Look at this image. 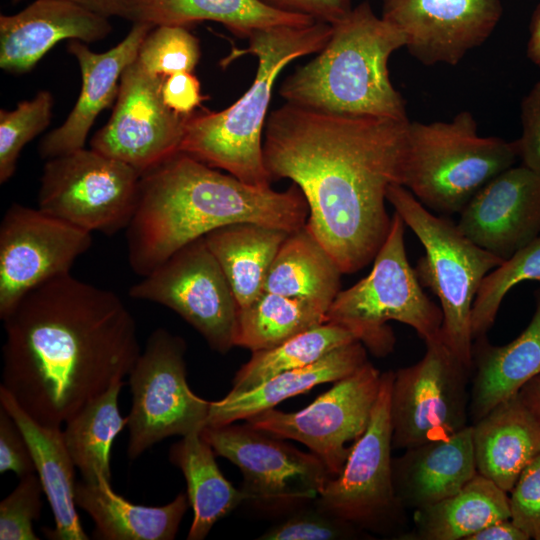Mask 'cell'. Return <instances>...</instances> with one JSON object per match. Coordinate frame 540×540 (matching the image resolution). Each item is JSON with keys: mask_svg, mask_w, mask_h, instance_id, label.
<instances>
[{"mask_svg": "<svg viewBox=\"0 0 540 540\" xmlns=\"http://www.w3.org/2000/svg\"><path fill=\"white\" fill-rule=\"evenodd\" d=\"M409 119L320 112L286 102L266 121L265 167L308 204L306 226L343 273L372 262L391 227L388 188L402 184Z\"/></svg>", "mask_w": 540, "mask_h": 540, "instance_id": "6da1fadb", "label": "cell"}, {"mask_svg": "<svg viewBox=\"0 0 540 540\" xmlns=\"http://www.w3.org/2000/svg\"><path fill=\"white\" fill-rule=\"evenodd\" d=\"M2 321L1 386L43 425L61 427L123 381L141 353L121 298L71 273L28 292Z\"/></svg>", "mask_w": 540, "mask_h": 540, "instance_id": "7a4b0ae2", "label": "cell"}, {"mask_svg": "<svg viewBox=\"0 0 540 540\" xmlns=\"http://www.w3.org/2000/svg\"><path fill=\"white\" fill-rule=\"evenodd\" d=\"M308 214L295 184L285 191L255 186L179 152L141 175L126 228L128 261L144 277L215 229L255 223L292 233L306 224Z\"/></svg>", "mask_w": 540, "mask_h": 540, "instance_id": "3957f363", "label": "cell"}, {"mask_svg": "<svg viewBox=\"0 0 540 540\" xmlns=\"http://www.w3.org/2000/svg\"><path fill=\"white\" fill-rule=\"evenodd\" d=\"M331 34L332 24L320 21L253 32L247 38L248 47L233 48L223 60V66L252 54L258 60L254 81L226 109L187 116L180 152L245 183L271 187L272 179L264 164L262 134L274 83L292 61L322 50Z\"/></svg>", "mask_w": 540, "mask_h": 540, "instance_id": "277c9868", "label": "cell"}, {"mask_svg": "<svg viewBox=\"0 0 540 540\" xmlns=\"http://www.w3.org/2000/svg\"><path fill=\"white\" fill-rule=\"evenodd\" d=\"M405 46L404 34L363 1L332 24L324 48L285 79L279 94L320 112L407 120L388 70L392 53Z\"/></svg>", "mask_w": 540, "mask_h": 540, "instance_id": "5b68a950", "label": "cell"}, {"mask_svg": "<svg viewBox=\"0 0 540 540\" xmlns=\"http://www.w3.org/2000/svg\"><path fill=\"white\" fill-rule=\"evenodd\" d=\"M517 158L515 141L480 136L469 111L448 122L409 121L401 185L429 210L460 214Z\"/></svg>", "mask_w": 540, "mask_h": 540, "instance_id": "8992f818", "label": "cell"}, {"mask_svg": "<svg viewBox=\"0 0 540 540\" xmlns=\"http://www.w3.org/2000/svg\"><path fill=\"white\" fill-rule=\"evenodd\" d=\"M387 201L424 247L415 272L440 301L441 339L471 370L473 303L485 276L504 260L475 244L451 220L433 214L404 186L391 185Z\"/></svg>", "mask_w": 540, "mask_h": 540, "instance_id": "52a82bcc", "label": "cell"}, {"mask_svg": "<svg viewBox=\"0 0 540 540\" xmlns=\"http://www.w3.org/2000/svg\"><path fill=\"white\" fill-rule=\"evenodd\" d=\"M404 232L405 223L395 212L370 273L340 290L326 313L327 321L352 331L378 357L394 348L395 337L388 321L412 327L425 343L441 339V308L424 293L409 263Z\"/></svg>", "mask_w": 540, "mask_h": 540, "instance_id": "ba28073f", "label": "cell"}, {"mask_svg": "<svg viewBox=\"0 0 540 540\" xmlns=\"http://www.w3.org/2000/svg\"><path fill=\"white\" fill-rule=\"evenodd\" d=\"M186 343L164 328L148 337L130 373L127 455L134 460L163 439L207 424L210 401L197 396L186 379Z\"/></svg>", "mask_w": 540, "mask_h": 540, "instance_id": "9c48e42d", "label": "cell"}, {"mask_svg": "<svg viewBox=\"0 0 540 540\" xmlns=\"http://www.w3.org/2000/svg\"><path fill=\"white\" fill-rule=\"evenodd\" d=\"M140 178L131 166L81 148L46 161L38 208L90 233L113 235L134 215Z\"/></svg>", "mask_w": 540, "mask_h": 540, "instance_id": "30bf717a", "label": "cell"}, {"mask_svg": "<svg viewBox=\"0 0 540 540\" xmlns=\"http://www.w3.org/2000/svg\"><path fill=\"white\" fill-rule=\"evenodd\" d=\"M215 454L236 465L245 501L286 515L318 497L331 478L322 460L250 424L206 426L201 431Z\"/></svg>", "mask_w": 540, "mask_h": 540, "instance_id": "8fae6325", "label": "cell"}, {"mask_svg": "<svg viewBox=\"0 0 540 540\" xmlns=\"http://www.w3.org/2000/svg\"><path fill=\"white\" fill-rule=\"evenodd\" d=\"M394 372L382 373L369 424L352 445L341 472L328 480L316 502L363 531L397 532L405 508L394 489L390 396Z\"/></svg>", "mask_w": 540, "mask_h": 540, "instance_id": "7c38bea8", "label": "cell"}, {"mask_svg": "<svg viewBox=\"0 0 540 540\" xmlns=\"http://www.w3.org/2000/svg\"><path fill=\"white\" fill-rule=\"evenodd\" d=\"M424 356L398 369L390 396L393 449H409L445 439L467 425L470 371L438 339L426 342Z\"/></svg>", "mask_w": 540, "mask_h": 540, "instance_id": "4fadbf2b", "label": "cell"}, {"mask_svg": "<svg viewBox=\"0 0 540 540\" xmlns=\"http://www.w3.org/2000/svg\"><path fill=\"white\" fill-rule=\"evenodd\" d=\"M129 296L170 308L216 352L224 354L235 346L238 305L204 237L185 245L132 285Z\"/></svg>", "mask_w": 540, "mask_h": 540, "instance_id": "5bb4252c", "label": "cell"}, {"mask_svg": "<svg viewBox=\"0 0 540 540\" xmlns=\"http://www.w3.org/2000/svg\"><path fill=\"white\" fill-rule=\"evenodd\" d=\"M381 377L382 373L367 361L304 409L292 413L267 409L246 422L280 439L304 444L322 460L333 478L341 472L352 445L369 424Z\"/></svg>", "mask_w": 540, "mask_h": 540, "instance_id": "9a60e30c", "label": "cell"}, {"mask_svg": "<svg viewBox=\"0 0 540 540\" xmlns=\"http://www.w3.org/2000/svg\"><path fill=\"white\" fill-rule=\"evenodd\" d=\"M91 233L39 208L13 203L0 224V319L42 283L70 273Z\"/></svg>", "mask_w": 540, "mask_h": 540, "instance_id": "2e32d148", "label": "cell"}, {"mask_svg": "<svg viewBox=\"0 0 540 540\" xmlns=\"http://www.w3.org/2000/svg\"><path fill=\"white\" fill-rule=\"evenodd\" d=\"M163 80L137 60L131 63L121 76L111 117L93 136L91 148L140 175L179 153L187 116L164 103Z\"/></svg>", "mask_w": 540, "mask_h": 540, "instance_id": "e0dca14e", "label": "cell"}, {"mask_svg": "<svg viewBox=\"0 0 540 540\" xmlns=\"http://www.w3.org/2000/svg\"><path fill=\"white\" fill-rule=\"evenodd\" d=\"M500 0H382L381 17L399 29L424 65H457L493 33Z\"/></svg>", "mask_w": 540, "mask_h": 540, "instance_id": "ac0fdd59", "label": "cell"}, {"mask_svg": "<svg viewBox=\"0 0 540 540\" xmlns=\"http://www.w3.org/2000/svg\"><path fill=\"white\" fill-rule=\"evenodd\" d=\"M458 228L502 260L540 236V172L510 167L460 212Z\"/></svg>", "mask_w": 540, "mask_h": 540, "instance_id": "d6986e66", "label": "cell"}, {"mask_svg": "<svg viewBox=\"0 0 540 540\" xmlns=\"http://www.w3.org/2000/svg\"><path fill=\"white\" fill-rule=\"evenodd\" d=\"M154 27L134 22L120 43L101 53L90 50L82 41L70 40L67 50L79 64L81 90L63 124L41 141L42 158L48 160L84 148L95 119L116 101L123 72L136 60L141 43Z\"/></svg>", "mask_w": 540, "mask_h": 540, "instance_id": "ffe728a7", "label": "cell"}, {"mask_svg": "<svg viewBox=\"0 0 540 540\" xmlns=\"http://www.w3.org/2000/svg\"><path fill=\"white\" fill-rule=\"evenodd\" d=\"M112 31L109 18L69 0H35L13 15H0V67L30 71L62 40L90 43Z\"/></svg>", "mask_w": 540, "mask_h": 540, "instance_id": "44dd1931", "label": "cell"}, {"mask_svg": "<svg viewBox=\"0 0 540 540\" xmlns=\"http://www.w3.org/2000/svg\"><path fill=\"white\" fill-rule=\"evenodd\" d=\"M476 474L472 425L392 459L395 493L405 509L433 505L458 492Z\"/></svg>", "mask_w": 540, "mask_h": 540, "instance_id": "7402d4cb", "label": "cell"}, {"mask_svg": "<svg viewBox=\"0 0 540 540\" xmlns=\"http://www.w3.org/2000/svg\"><path fill=\"white\" fill-rule=\"evenodd\" d=\"M0 406L16 421L29 445L43 491L51 507L55 526L44 528L52 540H87L75 502V465L60 426L43 425L34 420L0 385Z\"/></svg>", "mask_w": 540, "mask_h": 540, "instance_id": "603a6c76", "label": "cell"}, {"mask_svg": "<svg viewBox=\"0 0 540 540\" xmlns=\"http://www.w3.org/2000/svg\"><path fill=\"white\" fill-rule=\"evenodd\" d=\"M477 473L510 493L523 470L540 454V422L519 393L475 421Z\"/></svg>", "mask_w": 540, "mask_h": 540, "instance_id": "cb8c5ba5", "label": "cell"}, {"mask_svg": "<svg viewBox=\"0 0 540 540\" xmlns=\"http://www.w3.org/2000/svg\"><path fill=\"white\" fill-rule=\"evenodd\" d=\"M472 369L469 413L474 422L540 374V289L533 317L517 338L503 346L490 344L486 335L475 339Z\"/></svg>", "mask_w": 540, "mask_h": 540, "instance_id": "d4e9b609", "label": "cell"}, {"mask_svg": "<svg viewBox=\"0 0 540 540\" xmlns=\"http://www.w3.org/2000/svg\"><path fill=\"white\" fill-rule=\"evenodd\" d=\"M75 502L93 520V536L101 540H173L190 506L179 493L163 506L129 502L115 493L110 481L76 482Z\"/></svg>", "mask_w": 540, "mask_h": 540, "instance_id": "484cf974", "label": "cell"}, {"mask_svg": "<svg viewBox=\"0 0 540 540\" xmlns=\"http://www.w3.org/2000/svg\"><path fill=\"white\" fill-rule=\"evenodd\" d=\"M366 362L367 349L360 341L345 344L311 364L280 373L247 393L211 402L206 426L246 420L317 385L345 378Z\"/></svg>", "mask_w": 540, "mask_h": 540, "instance_id": "4316f807", "label": "cell"}, {"mask_svg": "<svg viewBox=\"0 0 540 540\" xmlns=\"http://www.w3.org/2000/svg\"><path fill=\"white\" fill-rule=\"evenodd\" d=\"M414 512V529L400 539L467 540L496 521L511 519L508 493L478 473L455 494Z\"/></svg>", "mask_w": 540, "mask_h": 540, "instance_id": "83f0119b", "label": "cell"}, {"mask_svg": "<svg viewBox=\"0 0 540 540\" xmlns=\"http://www.w3.org/2000/svg\"><path fill=\"white\" fill-rule=\"evenodd\" d=\"M213 21L239 38L278 25H308L315 20L269 8L258 0H132V22L153 26Z\"/></svg>", "mask_w": 540, "mask_h": 540, "instance_id": "f1b7e54d", "label": "cell"}, {"mask_svg": "<svg viewBox=\"0 0 540 540\" xmlns=\"http://www.w3.org/2000/svg\"><path fill=\"white\" fill-rule=\"evenodd\" d=\"M339 265L306 224L282 243L263 291L308 301L325 313L340 291Z\"/></svg>", "mask_w": 540, "mask_h": 540, "instance_id": "f546056e", "label": "cell"}, {"mask_svg": "<svg viewBox=\"0 0 540 540\" xmlns=\"http://www.w3.org/2000/svg\"><path fill=\"white\" fill-rule=\"evenodd\" d=\"M289 234L255 223H236L204 236L228 280L238 309L252 303L263 292L271 264Z\"/></svg>", "mask_w": 540, "mask_h": 540, "instance_id": "4dcf8cb0", "label": "cell"}, {"mask_svg": "<svg viewBox=\"0 0 540 540\" xmlns=\"http://www.w3.org/2000/svg\"><path fill=\"white\" fill-rule=\"evenodd\" d=\"M169 460L185 477L186 494L193 510L187 539L202 540L219 520L245 501L244 494L224 477L216 463L215 452L201 431H194L174 443Z\"/></svg>", "mask_w": 540, "mask_h": 540, "instance_id": "1f68e13d", "label": "cell"}, {"mask_svg": "<svg viewBox=\"0 0 540 540\" xmlns=\"http://www.w3.org/2000/svg\"><path fill=\"white\" fill-rule=\"evenodd\" d=\"M123 385L124 381L114 383L65 422L64 441L84 481H111L112 443L128 422L118 406Z\"/></svg>", "mask_w": 540, "mask_h": 540, "instance_id": "d6a6232c", "label": "cell"}, {"mask_svg": "<svg viewBox=\"0 0 540 540\" xmlns=\"http://www.w3.org/2000/svg\"><path fill=\"white\" fill-rule=\"evenodd\" d=\"M354 341L359 340L352 331L327 321L275 347L252 352L251 358L235 374L232 388L225 397L247 393L280 373L311 364Z\"/></svg>", "mask_w": 540, "mask_h": 540, "instance_id": "836d02e7", "label": "cell"}, {"mask_svg": "<svg viewBox=\"0 0 540 540\" xmlns=\"http://www.w3.org/2000/svg\"><path fill=\"white\" fill-rule=\"evenodd\" d=\"M325 322L326 313L314 304L263 291L238 309L235 346L252 352L269 349Z\"/></svg>", "mask_w": 540, "mask_h": 540, "instance_id": "e575fe53", "label": "cell"}, {"mask_svg": "<svg viewBox=\"0 0 540 540\" xmlns=\"http://www.w3.org/2000/svg\"><path fill=\"white\" fill-rule=\"evenodd\" d=\"M523 281H540V236L504 260L483 279L472 307L474 340L487 334L508 291Z\"/></svg>", "mask_w": 540, "mask_h": 540, "instance_id": "d590c367", "label": "cell"}, {"mask_svg": "<svg viewBox=\"0 0 540 540\" xmlns=\"http://www.w3.org/2000/svg\"><path fill=\"white\" fill-rule=\"evenodd\" d=\"M53 96L41 90L32 99L21 101L16 108L0 110V183L15 173L23 147L44 131L51 120Z\"/></svg>", "mask_w": 540, "mask_h": 540, "instance_id": "8d00e7d4", "label": "cell"}, {"mask_svg": "<svg viewBox=\"0 0 540 540\" xmlns=\"http://www.w3.org/2000/svg\"><path fill=\"white\" fill-rule=\"evenodd\" d=\"M200 59L199 40L187 27L155 26L140 45L136 60L150 74L166 78L193 72Z\"/></svg>", "mask_w": 540, "mask_h": 540, "instance_id": "74e56055", "label": "cell"}, {"mask_svg": "<svg viewBox=\"0 0 540 540\" xmlns=\"http://www.w3.org/2000/svg\"><path fill=\"white\" fill-rule=\"evenodd\" d=\"M315 499L284 515L258 539L346 540L364 535L363 530L324 509Z\"/></svg>", "mask_w": 540, "mask_h": 540, "instance_id": "f35d334b", "label": "cell"}, {"mask_svg": "<svg viewBox=\"0 0 540 540\" xmlns=\"http://www.w3.org/2000/svg\"><path fill=\"white\" fill-rule=\"evenodd\" d=\"M43 492L37 474L20 477L14 490L0 503L1 540L39 539L33 530V521L41 515Z\"/></svg>", "mask_w": 540, "mask_h": 540, "instance_id": "ab89813d", "label": "cell"}, {"mask_svg": "<svg viewBox=\"0 0 540 540\" xmlns=\"http://www.w3.org/2000/svg\"><path fill=\"white\" fill-rule=\"evenodd\" d=\"M510 494L511 520L529 539L540 540V454L523 470Z\"/></svg>", "mask_w": 540, "mask_h": 540, "instance_id": "60d3db41", "label": "cell"}, {"mask_svg": "<svg viewBox=\"0 0 540 540\" xmlns=\"http://www.w3.org/2000/svg\"><path fill=\"white\" fill-rule=\"evenodd\" d=\"M14 472L19 478L35 473L27 440L13 417L0 406V473Z\"/></svg>", "mask_w": 540, "mask_h": 540, "instance_id": "b9f144b4", "label": "cell"}, {"mask_svg": "<svg viewBox=\"0 0 540 540\" xmlns=\"http://www.w3.org/2000/svg\"><path fill=\"white\" fill-rule=\"evenodd\" d=\"M522 135L515 141L522 165L540 172V81L536 82L520 105Z\"/></svg>", "mask_w": 540, "mask_h": 540, "instance_id": "7bdbcfd3", "label": "cell"}, {"mask_svg": "<svg viewBox=\"0 0 540 540\" xmlns=\"http://www.w3.org/2000/svg\"><path fill=\"white\" fill-rule=\"evenodd\" d=\"M263 5L277 11L304 15L315 21L333 24L352 7L351 0H258Z\"/></svg>", "mask_w": 540, "mask_h": 540, "instance_id": "ee69618b", "label": "cell"}, {"mask_svg": "<svg viewBox=\"0 0 540 540\" xmlns=\"http://www.w3.org/2000/svg\"><path fill=\"white\" fill-rule=\"evenodd\" d=\"M164 103L182 116L193 114L205 99L201 94L200 82L192 72H181L164 78L162 83Z\"/></svg>", "mask_w": 540, "mask_h": 540, "instance_id": "f6af8a7d", "label": "cell"}, {"mask_svg": "<svg viewBox=\"0 0 540 540\" xmlns=\"http://www.w3.org/2000/svg\"><path fill=\"white\" fill-rule=\"evenodd\" d=\"M529 537L511 519L496 521L467 540H528Z\"/></svg>", "mask_w": 540, "mask_h": 540, "instance_id": "bcb514c9", "label": "cell"}, {"mask_svg": "<svg viewBox=\"0 0 540 540\" xmlns=\"http://www.w3.org/2000/svg\"><path fill=\"white\" fill-rule=\"evenodd\" d=\"M97 14L132 21V0H69Z\"/></svg>", "mask_w": 540, "mask_h": 540, "instance_id": "7dc6e473", "label": "cell"}, {"mask_svg": "<svg viewBox=\"0 0 540 540\" xmlns=\"http://www.w3.org/2000/svg\"><path fill=\"white\" fill-rule=\"evenodd\" d=\"M529 31L527 56L535 65L540 67V4L532 15Z\"/></svg>", "mask_w": 540, "mask_h": 540, "instance_id": "c3c4849f", "label": "cell"}, {"mask_svg": "<svg viewBox=\"0 0 540 540\" xmlns=\"http://www.w3.org/2000/svg\"><path fill=\"white\" fill-rule=\"evenodd\" d=\"M519 395L540 422V374L527 382L519 391Z\"/></svg>", "mask_w": 540, "mask_h": 540, "instance_id": "681fc988", "label": "cell"}, {"mask_svg": "<svg viewBox=\"0 0 540 540\" xmlns=\"http://www.w3.org/2000/svg\"><path fill=\"white\" fill-rule=\"evenodd\" d=\"M20 1H22V0H12L13 3H18Z\"/></svg>", "mask_w": 540, "mask_h": 540, "instance_id": "f907efd6", "label": "cell"}]
</instances>
